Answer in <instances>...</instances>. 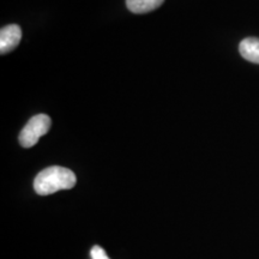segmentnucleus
<instances>
[{"label": "nucleus", "mask_w": 259, "mask_h": 259, "mask_svg": "<svg viewBox=\"0 0 259 259\" xmlns=\"http://www.w3.org/2000/svg\"><path fill=\"white\" fill-rule=\"evenodd\" d=\"M77 183L76 174L69 168L53 166L41 170L34 180V189L40 196H48L61 190H70Z\"/></svg>", "instance_id": "1"}, {"label": "nucleus", "mask_w": 259, "mask_h": 259, "mask_svg": "<svg viewBox=\"0 0 259 259\" xmlns=\"http://www.w3.org/2000/svg\"><path fill=\"white\" fill-rule=\"evenodd\" d=\"M52 125V119L46 114H37L32 116L28 124L24 126L19 134L18 141L22 147L28 149L34 147L38 139L50 131Z\"/></svg>", "instance_id": "2"}, {"label": "nucleus", "mask_w": 259, "mask_h": 259, "mask_svg": "<svg viewBox=\"0 0 259 259\" xmlns=\"http://www.w3.org/2000/svg\"><path fill=\"white\" fill-rule=\"evenodd\" d=\"M22 40V29L17 24H10L0 30V53L8 54L17 48Z\"/></svg>", "instance_id": "3"}, {"label": "nucleus", "mask_w": 259, "mask_h": 259, "mask_svg": "<svg viewBox=\"0 0 259 259\" xmlns=\"http://www.w3.org/2000/svg\"><path fill=\"white\" fill-rule=\"evenodd\" d=\"M239 52L244 59L259 65V38L247 37L242 40L239 45Z\"/></svg>", "instance_id": "4"}, {"label": "nucleus", "mask_w": 259, "mask_h": 259, "mask_svg": "<svg viewBox=\"0 0 259 259\" xmlns=\"http://www.w3.org/2000/svg\"><path fill=\"white\" fill-rule=\"evenodd\" d=\"M163 2L164 0H126V6L134 14L143 15L158 9Z\"/></svg>", "instance_id": "5"}, {"label": "nucleus", "mask_w": 259, "mask_h": 259, "mask_svg": "<svg viewBox=\"0 0 259 259\" xmlns=\"http://www.w3.org/2000/svg\"><path fill=\"white\" fill-rule=\"evenodd\" d=\"M90 253H92L93 259H111L101 246H94Z\"/></svg>", "instance_id": "6"}]
</instances>
